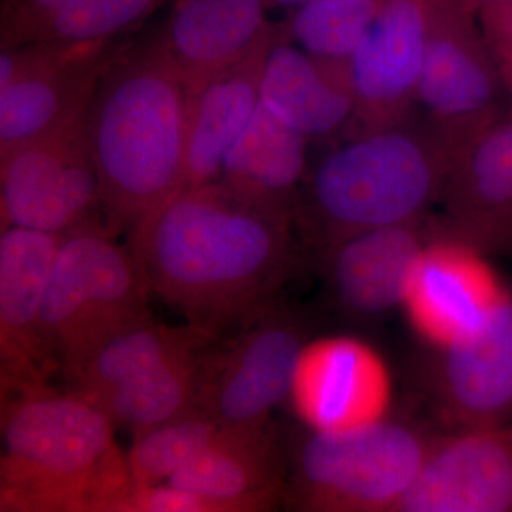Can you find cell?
<instances>
[{
	"instance_id": "cell-30",
	"label": "cell",
	"mask_w": 512,
	"mask_h": 512,
	"mask_svg": "<svg viewBox=\"0 0 512 512\" xmlns=\"http://www.w3.org/2000/svg\"><path fill=\"white\" fill-rule=\"evenodd\" d=\"M74 0H2L0 46L32 43Z\"/></svg>"
},
{
	"instance_id": "cell-29",
	"label": "cell",
	"mask_w": 512,
	"mask_h": 512,
	"mask_svg": "<svg viewBox=\"0 0 512 512\" xmlns=\"http://www.w3.org/2000/svg\"><path fill=\"white\" fill-rule=\"evenodd\" d=\"M111 512H252L242 501L214 497L170 483L136 485L120 495Z\"/></svg>"
},
{
	"instance_id": "cell-9",
	"label": "cell",
	"mask_w": 512,
	"mask_h": 512,
	"mask_svg": "<svg viewBox=\"0 0 512 512\" xmlns=\"http://www.w3.org/2000/svg\"><path fill=\"white\" fill-rule=\"evenodd\" d=\"M308 345L302 320L271 303L239 326L224 349L204 350L197 407L220 426H265L291 396Z\"/></svg>"
},
{
	"instance_id": "cell-28",
	"label": "cell",
	"mask_w": 512,
	"mask_h": 512,
	"mask_svg": "<svg viewBox=\"0 0 512 512\" xmlns=\"http://www.w3.org/2000/svg\"><path fill=\"white\" fill-rule=\"evenodd\" d=\"M168 2L170 0H74L33 42L111 40L140 25Z\"/></svg>"
},
{
	"instance_id": "cell-14",
	"label": "cell",
	"mask_w": 512,
	"mask_h": 512,
	"mask_svg": "<svg viewBox=\"0 0 512 512\" xmlns=\"http://www.w3.org/2000/svg\"><path fill=\"white\" fill-rule=\"evenodd\" d=\"M396 512H512V421L440 434Z\"/></svg>"
},
{
	"instance_id": "cell-17",
	"label": "cell",
	"mask_w": 512,
	"mask_h": 512,
	"mask_svg": "<svg viewBox=\"0 0 512 512\" xmlns=\"http://www.w3.org/2000/svg\"><path fill=\"white\" fill-rule=\"evenodd\" d=\"M266 0H174L158 30L187 97L241 62L269 32Z\"/></svg>"
},
{
	"instance_id": "cell-3",
	"label": "cell",
	"mask_w": 512,
	"mask_h": 512,
	"mask_svg": "<svg viewBox=\"0 0 512 512\" xmlns=\"http://www.w3.org/2000/svg\"><path fill=\"white\" fill-rule=\"evenodd\" d=\"M0 511L111 512L130 487L116 426L49 380L2 384Z\"/></svg>"
},
{
	"instance_id": "cell-5",
	"label": "cell",
	"mask_w": 512,
	"mask_h": 512,
	"mask_svg": "<svg viewBox=\"0 0 512 512\" xmlns=\"http://www.w3.org/2000/svg\"><path fill=\"white\" fill-rule=\"evenodd\" d=\"M148 293L133 252L103 222L64 235L40 315L55 370L73 382L106 343L151 319Z\"/></svg>"
},
{
	"instance_id": "cell-18",
	"label": "cell",
	"mask_w": 512,
	"mask_h": 512,
	"mask_svg": "<svg viewBox=\"0 0 512 512\" xmlns=\"http://www.w3.org/2000/svg\"><path fill=\"white\" fill-rule=\"evenodd\" d=\"M261 103L306 138L348 130L355 114V90L348 60L323 59L296 45L284 32L266 57Z\"/></svg>"
},
{
	"instance_id": "cell-1",
	"label": "cell",
	"mask_w": 512,
	"mask_h": 512,
	"mask_svg": "<svg viewBox=\"0 0 512 512\" xmlns=\"http://www.w3.org/2000/svg\"><path fill=\"white\" fill-rule=\"evenodd\" d=\"M293 221L217 180L161 202L130 232V249L148 291L218 336L275 302L295 262Z\"/></svg>"
},
{
	"instance_id": "cell-15",
	"label": "cell",
	"mask_w": 512,
	"mask_h": 512,
	"mask_svg": "<svg viewBox=\"0 0 512 512\" xmlns=\"http://www.w3.org/2000/svg\"><path fill=\"white\" fill-rule=\"evenodd\" d=\"M439 204L440 239L478 254L512 248V117L495 120L458 154Z\"/></svg>"
},
{
	"instance_id": "cell-25",
	"label": "cell",
	"mask_w": 512,
	"mask_h": 512,
	"mask_svg": "<svg viewBox=\"0 0 512 512\" xmlns=\"http://www.w3.org/2000/svg\"><path fill=\"white\" fill-rule=\"evenodd\" d=\"M202 353L204 350L178 357L153 372L84 399L99 407L114 426L133 436L143 433L197 407Z\"/></svg>"
},
{
	"instance_id": "cell-4",
	"label": "cell",
	"mask_w": 512,
	"mask_h": 512,
	"mask_svg": "<svg viewBox=\"0 0 512 512\" xmlns=\"http://www.w3.org/2000/svg\"><path fill=\"white\" fill-rule=\"evenodd\" d=\"M456 153L429 126L350 137L308 173L295 220L316 252L335 242L427 217Z\"/></svg>"
},
{
	"instance_id": "cell-16",
	"label": "cell",
	"mask_w": 512,
	"mask_h": 512,
	"mask_svg": "<svg viewBox=\"0 0 512 512\" xmlns=\"http://www.w3.org/2000/svg\"><path fill=\"white\" fill-rule=\"evenodd\" d=\"M64 235L22 227L0 237V380H49L55 372L40 336V315Z\"/></svg>"
},
{
	"instance_id": "cell-23",
	"label": "cell",
	"mask_w": 512,
	"mask_h": 512,
	"mask_svg": "<svg viewBox=\"0 0 512 512\" xmlns=\"http://www.w3.org/2000/svg\"><path fill=\"white\" fill-rule=\"evenodd\" d=\"M380 373L367 350L348 340L306 346L291 396L312 429H338L362 423L380 397Z\"/></svg>"
},
{
	"instance_id": "cell-33",
	"label": "cell",
	"mask_w": 512,
	"mask_h": 512,
	"mask_svg": "<svg viewBox=\"0 0 512 512\" xmlns=\"http://www.w3.org/2000/svg\"><path fill=\"white\" fill-rule=\"evenodd\" d=\"M471 5L476 6L478 10L484 8V6L494 5V3L507 2V0H467Z\"/></svg>"
},
{
	"instance_id": "cell-31",
	"label": "cell",
	"mask_w": 512,
	"mask_h": 512,
	"mask_svg": "<svg viewBox=\"0 0 512 512\" xmlns=\"http://www.w3.org/2000/svg\"><path fill=\"white\" fill-rule=\"evenodd\" d=\"M478 20L504 89L512 97V0L484 6Z\"/></svg>"
},
{
	"instance_id": "cell-7",
	"label": "cell",
	"mask_w": 512,
	"mask_h": 512,
	"mask_svg": "<svg viewBox=\"0 0 512 512\" xmlns=\"http://www.w3.org/2000/svg\"><path fill=\"white\" fill-rule=\"evenodd\" d=\"M503 89L476 6L467 0H430L417 103L426 110L427 126L456 157L503 116Z\"/></svg>"
},
{
	"instance_id": "cell-26",
	"label": "cell",
	"mask_w": 512,
	"mask_h": 512,
	"mask_svg": "<svg viewBox=\"0 0 512 512\" xmlns=\"http://www.w3.org/2000/svg\"><path fill=\"white\" fill-rule=\"evenodd\" d=\"M384 0H319L285 19L293 43L323 59L349 60L375 22Z\"/></svg>"
},
{
	"instance_id": "cell-20",
	"label": "cell",
	"mask_w": 512,
	"mask_h": 512,
	"mask_svg": "<svg viewBox=\"0 0 512 512\" xmlns=\"http://www.w3.org/2000/svg\"><path fill=\"white\" fill-rule=\"evenodd\" d=\"M286 461L274 431L265 426H220L168 483L197 493L242 501L252 512L285 500Z\"/></svg>"
},
{
	"instance_id": "cell-24",
	"label": "cell",
	"mask_w": 512,
	"mask_h": 512,
	"mask_svg": "<svg viewBox=\"0 0 512 512\" xmlns=\"http://www.w3.org/2000/svg\"><path fill=\"white\" fill-rule=\"evenodd\" d=\"M215 333L187 323L167 326L144 320L110 340L73 380V392L93 397L146 375L178 357L200 353Z\"/></svg>"
},
{
	"instance_id": "cell-19",
	"label": "cell",
	"mask_w": 512,
	"mask_h": 512,
	"mask_svg": "<svg viewBox=\"0 0 512 512\" xmlns=\"http://www.w3.org/2000/svg\"><path fill=\"white\" fill-rule=\"evenodd\" d=\"M282 32L284 22H275L271 32L241 62L187 97L184 187L220 178L225 156L258 109L266 57Z\"/></svg>"
},
{
	"instance_id": "cell-13",
	"label": "cell",
	"mask_w": 512,
	"mask_h": 512,
	"mask_svg": "<svg viewBox=\"0 0 512 512\" xmlns=\"http://www.w3.org/2000/svg\"><path fill=\"white\" fill-rule=\"evenodd\" d=\"M440 239L429 217L360 232L320 249L319 268L333 305L346 318H383L402 305L421 255Z\"/></svg>"
},
{
	"instance_id": "cell-12",
	"label": "cell",
	"mask_w": 512,
	"mask_h": 512,
	"mask_svg": "<svg viewBox=\"0 0 512 512\" xmlns=\"http://www.w3.org/2000/svg\"><path fill=\"white\" fill-rule=\"evenodd\" d=\"M429 16L430 0H384L348 60L356 106L346 137L407 123L417 103Z\"/></svg>"
},
{
	"instance_id": "cell-32",
	"label": "cell",
	"mask_w": 512,
	"mask_h": 512,
	"mask_svg": "<svg viewBox=\"0 0 512 512\" xmlns=\"http://www.w3.org/2000/svg\"><path fill=\"white\" fill-rule=\"evenodd\" d=\"M319 2V0H266L269 9H288L295 10L303 8V6L311 5V3Z\"/></svg>"
},
{
	"instance_id": "cell-11",
	"label": "cell",
	"mask_w": 512,
	"mask_h": 512,
	"mask_svg": "<svg viewBox=\"0 0 512 512\" xmlns=\"http://www.w3.org/2000/svg\"><path fill=\"white\" fill-rule=\"evenodd\" d=\"M427 373L431 403L448 433L511 421L512 296H497L476 325L440 343Z\"/></svg>"
},
{
	"instance_id": "cell-22",
	"label": "cell",
	"mask_w": 512,
	"mask_h": 512,
	"mask_svg": "<svg viewBox=\"0 0 512 512\" xmlns=\"http://www.w3.org/2000/svg\"><path fill=\"white\" fill-rule=\"evenodd\" d=\"M480 255L446 239L421 255L406 301L416 322L440 343L476 325L497 299Z\"/></svg>"
},
{
	"instance_id": "cell-6",
	"label": "cell",
	"mask_w": 512,
	"mask_h": 512,
	"mask_svg": "<svg viewBox=\"0 0 512 512\" xmlns=\"http://www.w3.org/2000/svg\"><path fill=\"white\" fill-rule=\"evenodd\" d=\"M437 437L397 420L312 429L293 447L286 504L302 512H396Z\"/></svg>"
},
{
	"instance_id": "cell-10",
	"label": "cell",
	"mask_w": 512,
	"mask_h": 512,
	"mask_svg": "<svg viewBox=\"0 0 512 512\" xmlns=\"http://www.w3.org/2000/svg\"><path fill=\"white\" fill-rule=\"evenodd\" d=\"M87 111L52 133L0 153L2 228L66 235L103 222Z\"/></svg>"
},
{
	"instance_id": "cell-8",
	"label": "cell",
	"mask_w": 512,
	"mask_h": 512,
	"mask_svg": "<svg viewBox=\"0 0 512 512\" xmlns=\"http://www.w3.org/2000/svg\"><path fill=\"white\" fill-rule=\"evenodd\" d=\"M121 50L113 39L2 47L0 153L86 113Z\"/></svg>"
},
{
	"instance_id": "cell-21",
	"label": "cell",
	"mask_w": 512,
	"mask_h": 512,
	"mask_svg": "<svg viewBox=\"0 0 512 512\" xmlns=\"http://www.w3.org/2000/svg\"><path fill=\"white\" fill-rule=\"evenodd\" d=\"M308 138L259 101L258 109L222 163L218 181L256 207L295 218L306 177Z\"/></svg>"
},
{
	"instance_id": "cell-2",
	"label": "cell",
	"mask_w": 512,
	"mask_h": 512,
	"mask_svg": "<svg viewBox=\"0 0 512 512\" xmlns=\"http://www.w3.org/2000/svg\"><path fill=\"white\" fill-rule=\"evenodd\" d=\"M87 134L113 237L184 187L187 90L160 33L123 47L94 93Z\"/></svg>"
},
{
	"instance_id": "cell-27",
	"label": "cell",
	"mask_w": 512,
	"mask_h": 512,
	"mask_svg": "<svg viewBox=\"0 0 512 512\" xmlns=\"http://www.w3.org/2000/svg\"><path fill=\"white\" fill-rule=\"evenodd\" d=\"M218 427L217 421L195 407L183 416L134 434L126 454L131 483H168L208 443Z\"/></svg>"
}]
</instances>
